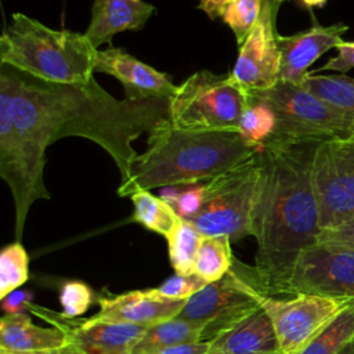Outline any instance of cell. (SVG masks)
<instances>
[{
    "label": "cell",
    "mask_w": 354,
    "mask_h": 354,
    "mask_svg": "<svg viewBox=\"0 0 354 354\" xmlns=\"http://www.w3.org/2000/svg\"><path fill=\"white\" fill-rule=\"evenodd\" d=\"M0 83L10 90L17 123L43 148L66 137L90 140L115 162L120 181L138 155L133 141L169 122V100H118L95 77L51 83L0 64Z\"/></svg>",
    "instance_id": "cell-1"
},
{
    "label": "cell",
    "mask_w": 354,
    "mask_h": 354,
    "mask_svg": "<svg viewBox=\"0 0 354 354\" xmlns=\"http://www.w3.org/2000/svg\"><path fill=\"white\" fill-rule=\"evenodd\" d=\"M319 142H270L259 152L260 180L252 221L254 271L266 295H288L299 256L317 243L319 210L313 160Z\"/></svg>",
    "instance_id": "cell-2"
},
{
    "label": "cell",
    "mask_w": 354,
    "mask_h": 354,
    "mask_svg": "<svg viewBox=\"0 0 354 354\" xmlns=\"http://www.w3.org/2000/svg\"><path fill=\"white\" fill-rule=\"evenodd\" d=\"M261 148L239 130H183L167 122L148 134L147 149L133 160L118 195L203 184L252 159Z\"/></svg>",
    "instance_id": "cell-3"
},
{
    "label": "cell",
    "mask_w": 354,
    "mask_h": 354,
    "mask_svg": "<svg viewBox=\"0 0 354 354\" xmlns=\"http://www.w3.org/2000/svg\"><path fill=\"white\" fill-rule=\"evenodd\" d=\"M95 55L84 33L54 29L22 12L11 15L0 37V64L51 83L88 82Z\"/></svg>",
    "instance_id": "cell-4"
},
{
    "label": "cell",
    "mask_w": 354,
    "mask_h": 354,
    "mask_svg": "<svg viewBox=\"0 0 354 354\" xmlns=\"http://www.w3.org/2000/svg\"><path fill=\"white\" fill-rule=\"evenodd\" d=\"M250 94L266 104L274 118L266 144L324 142L354 134L353 115L324 101L303 86L278 82L268 90Z\"/></svg>",
    "instance_id": "cell-5"
},
{
    "label": "cell",
    "mask_w": 354,
    "mask_h": 354,
    "mask_svg": "<svg viewBox=\"0 0 354 354\" xmlns=\"http://www.w3.org/2000/svg\"><path fill=\"white\" fill-rule=\"evenodd\" d=\"M46 148L15 120L10 90L0 83V177L14 201L15 241L22 239L30 206L51 195L44 183Z\"/></svg>",
    "instance_id": "cell-6"
},
{
    "label": "cell",
    "mask_w": 354,
    "mask_h": 354,
    "mask_svg": "<svg viewBox=\"0 0 354 354\" xmlns=\"http://www.w3.org/2000/svg\"><path fill=\"white\" fill-rule=\"evenodd\" d=\"M248 104L249 94L230 72L199 71L177 86L169 100V123L183 130H239Z\"/></svg>",
    "instance_id": "cell-7"
},
{
    "label": "cell",
    "mask_w": 354,
    "mask_h": 354,
    "mask_svg": "<svg viewBox=\"0 0 354 354\" xmlns=\"http://www.w3.org/2000/svg\"><path fill=\"white\" fill-rule=\"evenodd\" d=\"M260 180L259 153L245 163L203 183L199 212L189 220L203 236H252V221Z\"/></svg>",
    "instance_id": "cell-8"
},
{
    "label": "cell",
    "mask_w": 354,
    "mask_h": 354,
    "mask_svg": "<svg viewBox=\"0 0 354 354\" xmlns=\"http://www.w3.org/2000/svg\"><path fill=\"white\" fill-rule=\"evenodd\" d=\"M260 293L264 290L254 267L234 259L231 270L189 297L177 318L202 324V342H209L256 311Z\"/></svg>",
    "instance_id": "cell-9"
},
{
    "label": "cell",
    "mask_w": 354,
    "mask_h": 354,
    "mask_svg": "<svg viewBox=\"0 0 354 354\" xmlns=\"http://www.w3.org/2000/svg\"><path fill=\"white\" fill-rule=\"evenodd\" d=\"M313 185L321 231L354 218V134L318 144Z\"/></svg>",
    "instance_id": "cell-10"
},
{
    "label": "cell",
    "mask_w": 354,
    "mask_h": 354,
    "mask_svg": "<svg viewBox=\"0 0 354 354\" xmlns=\"http://www.w3.org/2000/svg\"><path fill=\"white\" fill-rule=\"evenodd\" d=\"M350 303L310 293H295L286 299L259 295V304L271 319L281 354H299Z\"/></svg>",
    "instance_id": "cell-11"
},
{
    "label": "cell",
    "mask_w": 354,
    "mask_h": 354,
    "mask_svg": "<svg viewBox=\"0 0 354 354\" xmlns=\"http://www.w3.org/2000/svg\"><path fill=\"white\" fill-rule=\"evenodd\" d=\"M310 293L354 301V252L314 243L296 260L288 295Z\"/></svg>",
    "instance_id": "cell-12"
},
{
    "label": "cell",
    "mask_w": 354,
    "mask_h": 354,
    "mask_svg": "<svg viewBox=\"0 0 354 354\" xmlns=\"http://www.w3.org/2000/svg\"><path fill=\"white\" fill-rule=\"evenodd\" d=\"M279 4L275 0H263L260 17L241 44L236 62L230 72L235 83L248 94L268 90L279 82L281 50L277 32Z\"/></svg>",
    "instance_id": "cell-13"
},
{
    "label": "cell",
    "mask_w": 354,
    "mask_h": 354,
    "mask_svg": "<svg viewBox=\"0 0 354 354\" xmlns=\"http://www.w3.org/2000/svg\"><path fill=\"white\" fill-rule=\"evenodd\" d=\"M29 311L59 329L68 343L83 354H130L134 344L149 328L91 318H72L30 303Z\"/></svg>",
    "instance_id": "cell-14"
},
{
    "label": "cell",
    "mask_w": 354,
    "mask_h": 354,
    "mask_svg": "<svg viewBox=\"0 0 354 354\" xmlns=\"http://www.w3.org/2000/svg\"><path fill=\"white\" fill-rule=\"evenodd\" d=\"M95 72L113 76L124 88L126 100H170L177 86L170 76L140 61L124 48L97 50Z\"/></svg>",
    "instance_id": "cell-15"
},
{
    "label": "cell",
    "mask_w": 354,
    "mask_h": 354,
    "mask_svg": "<svg viewBox=\"0 0 354 354\" xmlns=\"http://www.w3.org/2000/svg\"><path fill=\"white\" fill-rule=\"evenodd\" d=\"M348 30L346 24L318 25L289 36H278L281 50L279 82L301 86L311 73L308 68L326 51L343 43V35Z\"/></svg>",
    "instance_id": "cell-16"
},
{
    "label": "cell",
    "mask_w": 354,
    "mask_h": 354,
    "mask_svg": "<svg viewBox=\"0 0 354 354\" xmlns=\"http://www.w3.org/2000/svg\"><path fill=\"white\" fill-rule=\"evenodd\" d=\"M100 311L94 315L98 319L151 326L158 322L174 318L185 301L169 300L158 296L152 289L130 290L122 295H101L97 299Z\"/></svg>",
    "instance_id": "cell-17"
},
{
    "label": "cell",
    "mask_w": 354,
    "mask_h": 354,
    "mask_svg": "<svg viewBox=\"0 0 354 354\" xmlns=\"http://www.w3.org/2000/svg\"><path fill=\"white\" fill-rule=\"evenodd\" d=\"M155 12V6L144 0H94L84 35L98 50L116 33L142 29Z\"/></svg>",
    "instance_id": "cell-18"
},
{
    "label": "cell",
    "mask_w": 354,
    "mask_h": 354,
    "mask_svg": "<svg viewBox=\"0 0 354 354\" xmlns=\"http://www.w3.org/2000/svg\"><path fill=\"white\" fill-rule=\"evenodd\" d=\"M207 354H281L271 319L259 307L245 319L209 340Z\"/></svg>",
    "instance_id": "cell-19"
},
{
    "label": "cell",
    "mask_w": 354,
    "mask_h": 354,
    "mask_svg": "<svg viewBox=\"0 0 354 354\" xmlns=\"http://www.w3.org/2000/svg\"><path fill=\"white\" fill-rule=\"evenodd\" d=\"M65 335L51 326L35 325L26 314H4L0 319V350L21 354H43L64 347Z\"/></svg>",
    "instance_id": "cell-20"
},
{
    "label": "cell",
    "mask_w": 354,
    "mask_h": 354,
    "mask_svg": "<svg viewBox=\"0 0 354 354\" xmlns=\"http://www.w3.org/2000/svg\"><path fill=\"white\" fill-rule=\"evenodd\" d=\"M203 328L202 324L177 317L158 322L142 333L130 354H147L171 346L202 342Z\"/></svg>",
    "instance_id": "cell-21"
},
{
    "label": "cell",
    "mask_w": 354,
    "mask_h": 354,
    "mask_svg": "<svg viewBox=\"0 0 354 354\" xmlns=\"http://www.w3.org/2000/svg\"><path fill=\"white\" fill-rule=\"evenodd\" d=\"M129 198L134 206L133 220L147 230L166 238L177 227L178 214L160 196H155L151 191H137Z\"/></svg>",
    "instance_id": "cell-22"
},
{
    "label": "cell",
    "mask_w": 354,
    "mask_h": 354,
    "mask_svg": "<svg viewBox=\"0 0 354 354\" xmlns=\"http://www.w3.org/2000/svg\"><path fill=\"white\" fill-rule=\"evenodd\" d=\"M231 242L228 236H203L196 253L194 274L207 283L223 278L235 259Z\"/></svg>",
    "instance_id": "cell-23"
},
{
    "label": "cell",
    "mask_w": 354,
    "mask_h": 354,
    "mask_svg": "<svg viewBox=\"0 0 354 354\" xmlns=\"http://www.w3.org/2000/svg\"><path fill=\"white\" fill-rule=\"evenodd\" d=\"M354 340V301L343 308L299 354H340Z\"/></svg>",
    "instance_id": "cell-24"
},
{
    "label": "cell",
    "mask_w": 354,
    "mask_h": 354,
    "mask_svg": "<svg viewBox=\"0 0 354 354\" xmlns=\"http://www.w3.org/2000/svg\"><path fill=\"white\" fill-rule=\"evenodd\" d=\"M167 241L169 260L177 274H194L198 249L203 239L201 231L189 221L180 218L177 227L165 238Z\"/></svg>",
    "instance_id": "cell-25"
},
{
    "label": "cell",
    "mask_w": 354,
    "mask_h": 354,
    "mask_svg": "<svg viewBox=\"0 0 354 354\" xmlns=\"http://www.w3.org/2000/svg\"><path fill=\"white\" fill-rule=\"evenodd\" d=\"M301 86L324 101L354 116V77L311 72Z\"/></svg>",
    "instance_id": "cell-26"
},
{
    "label": "cell",
    "mask_w": 354,
    "mask_h": 354,
    "mask_svg": "<svg viewBox=\"0 0 354 354\" xmlns=\"http://www.w3.org/2000/svg\"><path fill=\"white\" fill-rule=\"evenodd\" d=\"M29 277V256L19 241L0 252V299L22 286Z\"/></svg>",
    "instance_id": "cell-27"
},
{
    "label": "cell",
    "mask_w": 354,
    "mask_h": 354,
    "mask_svg": "<svg viewBox=\"0 0 354 354\" xmlns=\"http://www.w3.org/2000/svg\"><path fill=\"white\" fill-rule=\"evenodd\" d=\"M263 0H230L221 12V21L232 30L241 46L261 12Z\"/></svg>",
    "instance_id": "cell-28"
},
{
    "label": "cell",
    "mask_w": 354,
    "mask_h": 354,
    "mask_svg": "<svg viewBox=\"0 0 354 354\" xmlns=\"http://www.w3.org/2000/svg\"><path fill=\"white\" fill-rule=\"evenodd\" d=\"M205 196V185H180L165 187L160 198L166 201L178 214L180 218L191 220L202 207Z\"/></svg>",
    "instance_id": "cell-29"
},
{
    "label": "cell",
    "mask_w": 354,
    "mask_h": 354,
    "mask_svg": "<svg viewBox=\"0 0 354 354\" xmlns=\"http://www.w3.org/2000/svg\"><path fill=\"white\" fill-rule=\"evenodd\" d=\"M59 303L62 314L76 318L86 313L93 303V292L88 285L82 281H66L61 286Z\"/></svg>",
    "instance_id": "cell-30"
},
{
    "label": "cell",
    "mask_w": 354,
    "mask_h": 354,
    "mask_svg": "<svg viewBox=\"0 0 354 354\" xmlns=\"http://www.w3.org/2000/svg\"><path fill=\"white\" fill-rule=\"evenodd\" d=\"M206 283L207 282H205L202 278H199L195 274L183 275V274L174 272V275L167 278L158 288H153V292L163 299L187 301L196 292H199Z\"/></svg>",
    "instance_id": "cell-31"
},
{
    "label": "cell",
    "mask_w": 354,
    "mask_h": 354,
    "mask_svg": "<svg viewBox=\"0 0 354 354\" xmlns=\"http://www.w3.org/2000/svg\"><path fill=\"white\" fill-rule=\"evenodd\" d=\"M317 242L344 248L354 252V218L337 227L322 230L318 235Z\"/></svg>",
    "instance_id": "cell-32"
},
{
    "label": "cell",
    "mask_w": 354,
    "mask_h": 354,
    "mask_svg": "<svg viewBox=\"0 0 354 354\" xmlns=\"http://www.w3.org/2000/svg\"><path fill=\"white\" fill-rule=\"evenodd\" d=\"M33 303V292L28 289H17L0 299V306L4 314H26L29 304Z\"/></svg>",
    "instance_id": "cell-33"
},
{
    "label": "cell",
    "mask_w": 354,
    "mask_h": 354,
    "mask_svg": "<svg viewBox=\"0 0 354 354\" xmlns=\"http://www.w3.org/2000/svg\"><path fill=\"white\" fill-rule=\"evenodd\" d=\"M337 55L330 58L318 71H333V72H347L354 68V41H343L337 47Z\"/></svg>",
    "instance_id": "cell-34"
},
{
    "label": "cell",
    "mask_w": 354,
    "mask_h": 354,
    "mask_svg": "<svg viewBox=\"0 0 354 354\" xmlns=\"http://www.w3.org/2000/svg\"><path fill=\"white\" fill-rule=\"evenodd\" d=\"M209 342H195V343H184L178 346L166 347L158 351L147 353V354H207Z\"/></svg>",
    "instance_id": "cell-35"
},
{
    "label": "cell",
    "mask_w": 354,
    "mask_h": 354,
    "mask_svg": "<svg viewBox=\"0 0 354 354\" xmlns=\"http://www.w3.org/2000/svg\"><path fill=\"white\" fill-rule=\"evenodd\" d=\"M198 7L210 18L216 19L221 17L224 7L228 4L230 0H196Z\"/></svg>",
    "instance_id": "cell-36"
},
{
    "label": "cell",
    "mask_w": 354,
    "mask_h": 354,
    "mask_svg": "<svg viewBox=\"0 0 354 354\" xmlns=\"http://www.w3.org/2000/svg\"><path fill=\"white\" fill-rule=\"evenodd\" d=\"M43 354H83L80 353L75 346H72L71 343H66L64 347L61 348H57V350H53V351H48V353H43Z\"/></svg>",
    "instance_id": "cell-37"
},
{
    "label": "cell",
    "mask_w": 354,
    "mask_h": 354,
    "mask_svg": "<svg viewBox=\"0 0 354 354\" xmlns=\"http://www.w3.org/2000/svg\"><path fill=\"white\" fill-rule=\"evenodd\" d=\"M328 0H301L306 7H322Z\"/></svg>",
    "instance_id": "cell-38"
},
{
    "label": "cell",
    "mask_w": 354,
    "mask_h": 354,
    "mask_svg": "<svg viewBox=\"0 0 354 354\" xmlns=\"http://www.w3.org/2000/svg\"><path fill=\"white\" fill-rule=\"evenodd\" d=\"M340 354H354V340Z\"/></svg>",
    "instance_id": "cell-39"
},
{
    "label": "cell",
    "mask_w": 354,
    "mask_h": 354,
    "mask_svg": "<svg viewBox=\"0 0 354 354\" xmlns=\"http://www.w3.org/2000/svg\"><path fill=\"white\" fill-rule=\"evenodd\" d=\"M0 354H21V353H12V351H6V350H0Z\"/></svg>",
    "instance_id": "cell-40"
},
{
    "label": "cell",
    "mask_w": 354,
    "mask_h": 354,
    "mask_svg": "<svg viewBox=\"0 0 354 354\" xmlns=\"http://www.w3.org/2000/svg\"><path fill=\"white\" fill-rule=\"evenodd\" d=\"M275 1H278V3H282V1H285V0H275Z\"/></svg>",
    "instance_id": "cell-41"
}]
</instances>
